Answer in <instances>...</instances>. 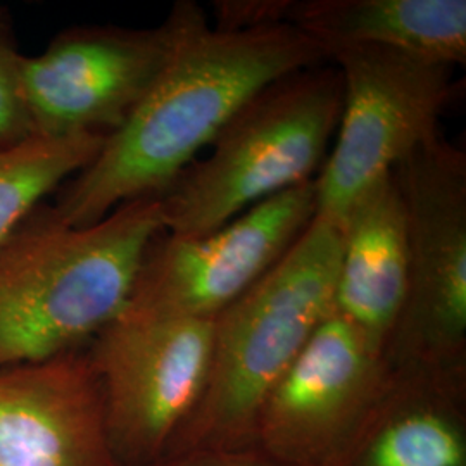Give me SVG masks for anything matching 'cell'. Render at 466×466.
<instances>
[{
	"instance_id": "cell-1",
	"label": "cell",
	"mask_w": 466,
	"mask_h": 466,
	"mask_svg": "<svg viewBox=\"0 0 466 466\" xmlns=\"http://www.w3.org/2000/svg\"><path fill=\"white\" fill-rule=\"evenodd\" d=\"M325 63L327 50L290 23L221 32L202 15L97 157L57 188L56 213L85 228L125 202L157 198L268 85Z\"/></svg>"
},
{
	"instance_id": "cell-2",
	"label": "cell",
	"mask_w": 466,
	"mask_h": 466,
	"mask_svg": "<svg viewBox=\"0 0 466 466\" xmlns=\"http://www.w3.org/2000/svg\"><path fill=\"white\" fill-rule=\"evenodd\" d=\"M163 230L157 198L125 202L85 228L40 202L0 238V370L84 348L123 311Z\"/></svg>"
},
{
	"instance_id": "cell-3",
	"label": "cell",
	"mask_w": 466,
	"mask_h": 466,
	"mask_svg": "<svg viewBox=\"0 0 466 466\" xmlns=\"http://www.w3.org/2000/svg\"><path fill=\"white\" fill-rule=\"evenodd\" d=\"M344 102L335 65L300 69L268 85L157 196L165 232L202 237L285 190L311 182L323 167Z\"/></svg>"
},
{
	"instance_id": "cell-4",
	"label": "cell",
	"mask_w": 466,
	"mask_h": 466,
	"mask_svg": "<svg viewBox=\"0 0 466 466\" xmlns=\"http://www.w3.org/2000/svg\"><path fill=\"white\" fill-rule=\"evenodd\" d=\"M342 228L317 217L267 275L215 318L208 382L196 432H238L258 418L271 389L335 311Z\"/></svg>"
},
{
	"instance_id": "cell-5",
	"label": "cell",
	"mask_w": 466,
	"mask_h": 466,
	"mask_svg": "<svg viewBox=\"0 0 466 466\" xmlns=\"http://www.w3.org/2000/svg\"><path fill=\"white\" fill-rule=\"evenodd\" d=\"M344 102L335 147L317 185V217L342 225L352 206L420 146L439 137V119L458 85L452 67L373 46H335Z\"/></svg>"
},
{
	"instance_id": "cell-6",
	"label": "cell",
	"mask_w": 466,
	"mask_h": 466,
	"mask_svg": "<svg viewBox=\"0 0 466 466\" xmlns=\"http://www.w3.org/2000/svg\"><path fill=\"white\" fill-rule=\"evenodd\" d=\"M204 15L182 0L156 28L75 26L40 56L19 61V82L35 137L109 135L123 127Z\"/></svg>"
},
{
	"instance_id": "cell-7",
	"label": "cell",
	"mask_w": 466,
	"mask_h": 466,
	"mask_svg": "<svg viewBox=\"0 0 466 466\" xmlns=\"http://www.w3.org/2000/svg\"><path fill=\"white\" fill-rule=\"evenodd\" d=\"M215 319L157 317L125 306L88 350L116 460L157 454L208 382Z\"/></svg>"
},
{
	"instance_id": "cell-8",
	"label": "cell",
	"mask_w": 466,
	"mask_h": 466,
	"mask_svg": "<svg viewBox=\"0 0 466 466\" xmlns=\"http://www.w3.org/2000/svg\"><path fill=\"white\" fill-rule=\"evenodd\" d=\"M317 215L315 180L252 206L202 237L159 233L128 306L157 317L215 319L275 267Z\"/></svg>"
},
{
	"instance_id": "cell-9",
	"label": "cell",
	"mask_w": 466,
	"mask_h": 466,
	"mask_svg": "<svg viewBox=\"0 0 466 466\" xmlns=\"http://www.w3.org/2000/svg\"><path fill=\"white\" fill-rule=\"evenodd\" d=\"M406 215L410 282L398 335L431 354L460 348L466 330V156L441 135L392 171ZM390 340V344H392Z\"/></svg>"
},
{
	"instance_id": "cell-10",
	"label": "cell",
	"mask_w": 466,
	"mask_h": 466,
	"mask_svg": "<svg viewBox=\"0 0 466 466\" xmlns=\"http://www.w3.org/2000/svg\"><path fill=\"white\" fill-rule=\"evenodd\" d=\"M88 350L0 370V466H115Z\"/></svg>"
},
{
	"instance_id": "cell-11",
	"label": "cell",
	"mask_w": 466,
	"mask_h": 466,
	"mask_svg": "<svg viewBox=\"0 0 466 466\" xmlns=\"http://www.w3.org/2000/svg\"><path fill=\"white\" fill-rule=\"evenodd\" d=\"M383 352L333 311L309 337L258 418L280 451L308 450L380 385Z\"/></svg>"
},
{
	"instance_id": "cell-12",
	"label": "cell",
	"mask_w": 466,
	"mask_h": 466,
	"mask_svg": "<svg viewBox=\"0 0 466 466\" xmlns=\"http://www.w3.org/2000/svg\"><path fill=\"white\" fill-rule=\"evenodd\" d=\"M342 228L335 313L385 354L408 299L406 215L390 173L358 200Z\"/></svg>"
},
{
	"instance_id": "cell-13",
	"label": "cell",
	"mask_w": 466,
	"mask_h": 466,
	"mask_svg": "<svg viewBox=\"0 0 466 466\" xmlns=\"http://www.w3.org/2000/svg\"><path fill=\"white\" fill-rule=\"evenodd\" d=\"M289 23L323 49L373 46L437 65L466 61L465 0H306Z\"/></svg>"
},
{
	"instance_id": "cell-14",
	"label": "cell",
	"mask_w": 466,
	"mask_h": 466,
	"mask_svg": "<svg viewBox=\"0 0 466 466\" xmlns=\"http://www.w3.org/2000/svg\"><path fill=\"white\" fill-rule=\"evenodd\" d=\"M107 135L32 137L0 150V238L11 232L44 199L88 167Z\"/></svg>"
},
{
	"instance_id": "cell-15",
	"label": "cell",
	"mask_w": 466,
	"mask_h": 466,
	"mask_svg": "<svg viewBox=\"0 0 466 466\" xmlns=\"http://www.w3.org/2000/svg\"><path fill=\"white\" fill-rule=\"evenodd\" d=\"M465 448L450 423L431 411L400 418L379 437L368 466H463Z\"/></svg>"
},
{
	"instance_id": "cell-16",
	"label": "cell",
	"mask_w": 466,
	"mask_h": 466,
	"mask_svg": "<svg viewBox=\"0 0 466 466\" xmlns=\"http://www.w3.org/2000/svg\"><path fill=\"white\" fill-rule=\"evenodd\" d=\"M13 21L0 7V150L35 137L19 82V61Z\"/></svg>"
},
{
	"instance_id": "cell-17",
	"label": "cell",
	"mask_w": 466,
	"mask_h": 466,
	"mask_svg": "<svg viewBox=\"0 0 466 466\" xmlns=\"http://www.w3.org/2000/svg\"><path fill=\"white\" fill-rule=\"evenodd\" d=\"M294 0H218L217 30L246 32L289 23Z\"/></svg>"
}]
</instances>
